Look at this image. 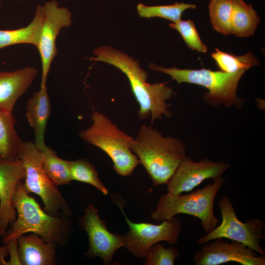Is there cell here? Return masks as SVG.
<instances>
[{"instance_id":"ac0fdd59","label":"cell","mask_w":265,"mask_h":265,"mask_svg":"<svg viewBox=\"0 0 265 265\" xmlns=\"http://www.w3.org/2000/svg\"><path fill=\"white\" fill-rule=\"evenodd\" d=\"M43 18L42 5H38L34 16L26 26L15 29H0V50L20 44H28L36 47L39 37Z\"/></svg>"},{"instance_id":"cb8c5ba5","label":"cell","mask_w":265,"mask_h":265,"mask_svg":"<svg viewBox=\"0 0 265 265\" xmlns=\"http://www.w3.org/2000/svg\"><path fill=\"white\" fill-rule=\"evenodd\" d=\"M70 174L72 181H76L90 185L104 195H107L108 191L99 179L95 167L88 160L78 159L69 160Z\"/></svg>"},{"instance_id":"f1b7e54d","label":"cell","mask_w":265,"mask_h":265,"mask_svg":"<svg viewBox=\"0 0 265 265\" xmlns=\"http://www.w3.org/2000/svg\"><path fill=\"white\" fill-rule=\"evenodd\" d=\"M8 255L7 248L6 246L0 247V265H7V261L5 257Z\"/></svg>"},{"instance_id":"6da1fadb","label":"cell","mask_w":265,"mask_h":265,"mask_svg":"<svg viewBox=\"0 0 265 265\" xmlns=\"http://www.w3.org/2000/svg\"><path fill=\"white\" fill-rule=\"evenodd\" d=\"M93 53L95 56L90 57V60L110 64L125 75L139 105V119L144 120L151 117L152 125L156 120H161L163 115L166 118L172 116L166 102L174 94L172 88L165 83L147 82L148 74L139 67L138 61L111 47L96 48Z\"/></svg>"},{"instance_id":"7402d4cb","label":"cell","mask_w":265,"mask_h":265,"mask_svg":"<svg viewBox=\"0 0 265 265\" xmlns=\"http://www.w3.org/2000/svg\"><path fill=\"white\" fill-rule=\"evenodd\" d=\"M220 71L229 73L237 72L259 64L258 59L252 53L241 56H236L215 49V52L212 54Z\"/></svg>"},{"instance_id":"3957f363","label":"cell","mask_w":265,"mask_h":265,"mask_svg":"<svg viewBox=\"0 0 265 265\" xmlns=\"http://www.w3.org/2000/svg\"><path fill=\"white\" fill-rule=\"evenodd\" d=\"M17 217L3 237L4 243L27 233L39 236L56 245L67 243L71 233V223L67 216H54L42 209L34 198L30 196L20 182L12 199Z\"/></svg>"},{"instance_id":"8fae6325","label":"cell","mask_w":265,"mask_h":265,"mask_svg":"<svg viewBox=\"0 0 265 265\" xmlns=\"http://www.w3.org/2000/svg\"><path fill=\"white\" fill-rule=\"evenodd\" d=\"M79 224L86 232L88 238L89 247L85 256L89 259L98 257L105 265L112 264L115 252L125 247L124 236L110 232L105 221L101 218L98 210L91 204L84 210Z\"/></svg>"},{"instance_id":"277c9868","label":"cell","mask_w":265,"mask_h":265,"mask_svg":"<svg viewBox=\"0 0 265 265\" xmlns=\"http://www.w3.org/2000/svg\"><path fill=\"white\" fill-rule=\"evenodd\" d=\"M225 182L221 177L212 183L187 194L175 195L168 192L161 195L156 209L151 213L155 222L170 220L178 214H186L199 218L203 230L210 233L217 225L218 220L213 212L214 201L217 193Z\"/></svg>"},{"instance_id":"f546056e","label":"cell","mask_w":265,"mask_h":265,"mask_svg":"<svg viewBox=\"0 0 265 265\" xmlns=\"http://www.w3.org/2000/svg\"><path fill=\"white\" fill-rule=\"evenodd\" d=\"M0 236L3 237V234H2V232H1V230H0Z\"/></svg>"},{"instance_id":"5bb4252c","label":"cell","mask_w":265,"mask_h":265,"mask_svg":"<svg viewBox=\"0 0 265 265\" xmlns=\"http://www.w3.org/2000/svg\"><path fill=\"white\" fill-rule=\"evenodd\" d=\"M25 177V168L21 159L9 160L0 158V229L3 237L9 224L16 219L12 199L18 183Z\"/></svg>"},{"instance_id":"44dd1931","label":"cell","mask_w":265,"mask_h":265,"mask_svg":"<svg viewBox=\"0 0 265 265\" xmlns=\"http://www.w3.org/2000/svg\"><path fill=\"white\" fill-rule=\"evenodd\" d=\"M39 149L42 153V165L47 176L57 186L69 185L72 181L69 160L59 158L56 153L46 145Z\"/></svg>"},{"instance_id":"4dcf8cb0","label":"cell","mask_w":265,"mask_h":265,"mask_svg":"<svg viewBox=\"0 0 265 265\" xmlns=\"http://www.w3.org/2000/svg\"><path fill=\"white\" fill-rule=\"evenodd\" d=\"M0 7H1V5H0Z\"/></svg>"},{"instance_id":"7a4b0ae2","label":"cell","mask_w":265,"mask_h":265,"mask_svg":"<svg viewBox=\"0 0 265 265\" xmlns=\"http://www.w3.org/2000/svg\"><path fill=\"white\" fill-rule=\"evenodd\" d=\"M154 186L166 184L186 157L185 144L179 138L164 136L151 125H142L130 144Z\"/></svg>"},{"instance_id":"2e32d148","label":"cell","mask_w":265,"mask_h":265,"mask_svg":"<svg viewBox=\"0 0 265 265\" xmlns=\"http://www.w3.org/2000/svg\"><path fill=\"white\" fill-rule=\"evenodd\" d=\"M56 246L33 233L20 236L18 238V247L21 265H55Z\"/></svg>"},{"instance_id":"30bf717a","label":"cell","mask_w":265,"mask_h":265,"mask_svg":"<svg viewBox=\"0 0 265 265\" xmlns=\"http://www.w3.org/2000/svg\"><path fill=\"white\" fill-rule=\"evenodd\" d=\"M43 18L36 48L39 53L42 76L40 86L46 85L52 63L57 54L56 39L61 30L70 26L72 15L65 7L52 0L42 5Z\"/></svg>"},{"instance_id":"603a6c76","label":"cell","mask_w":265,"mask_h":265,"mask_svg":"<svg viewBox=\"0 0 265 265\" xmlns=\"http://www.w3.org/2000/svg\"><path fill=\"white\" fill-rule=\"evenodd\" d=\"M193 4L175 2L167 5L146 6L139 3L136 6L139 15L142 18L159 17L176 23L181 20L183 13L189 9H194Z\"/></svg>"},{"instance_id":"9c48e42d","label":"cell","mask_w":265,"mask_h":265,"mask_svg":"<svg viewBox=\"0 0 265 265\" xmlns=\"http://www.w3.org/2000/svg\"><path fill=\"white\" fill-rule=\"evenodd\" d=\"M115 203L122 212L129 227L124 235L125 247L136 257H145L146 251L153 245L162 241L171 245L178 243L182 230L181 220L174 216L159 224L147 222H133L126 215L120 202Z\"/></svg>"},{"instance_id":"e0dca14e","label":"cell","mask_w":265,"mask_h":265,"mask_svg":"<svg viewBox=\"0 0 265 265\" xmlns=\"http://www.w3.org/2000/svg\"><path fill=\"white\" fill-rule=\"evenodd\" d=\"M26 116L35 136V144L41 149L45 144V134L47 122L51 112V104L47 85L40 86L28 100Z\"/></svg>"},{"instance_id":"9a60e30c","label":"cell","mask_w":265,"mask_h":265,"mask_svg":"<svg viewBox=\"0 0 265 265\" xmlns=\"http://www.w3.org/2000/svg\"><path fill=\"white\" fill-rule=\"evenodd\" d=\"M38 70L27 66L12 72L0 71V110L12 112L15 104L34 80Z\"/></svg>"},{"instance_id":"4316f807","label":"cell","mask_w":265,"mask_h":265,"mask_svg":"<svg viewBox=\"0 0 265 265\" xmlns=\"http://www.w3.org/2000/svg\"><path fill=\"white\" fill-rule=\"evenodd\" d=\"M169 26L180 33L189 48L203 53L207 52V48L201 40L193 21L181 20L170 24Z\"/></svg>"},{"instance_id":"52a82bcc","label":"cell","mask_w":265,"mask_h":265,"mask_svg":"<svg viewBox=\"0 0 265 265\" xmlns=\"http://www.w3.org/2000/svg\"><path fill=\"white\" fill-rule=\"evenodd\" d=\"M17 159H21L25 166L23 187L26 191L39 196L44 203L43 210L50 215L70 216L71 211L68 204L43 169L40 149L31 141H23Z\"/></svg>"},{"instance_id":"8992f818","label":"cell","mask_w":265,"mask_h":265,"mask_svg":"<svg viewBox=\"0 0 265 265\" xmlns=\"http://www.w3.org/2000/svg\"><path fill=\"white\" fill-rule=\"evenodd\" d=\"M91 118L92 124L80 131L79 136L106 153L113 162V169L120 176L131 175L140 163L131 149L133 138L121 131L101 112H93Z\"/></svg>"},{"instance_id":"ba28073f","label":"cell","mask_w":265,"mask_h":265,"mask_svg":"<svg viewBox=\"0 0 265 265\" xmlns=\"http://www.w3.org/2000/svg\"><path fill=\"white\" fill-rule=\"evenodd\" d=\"M222 220L210 233L198 238L196 243L201 245L217 238H223L240 242L261 256H265V252L261 245L265 239L264 234L265 222L260 218H250L245 222L237 217L234 206L227 195L219 201Z\"/></svg>"},{"instance_id":"5b68a950","label":"cell","mask_w":265,"mask_h":265,"mask_svg":"<svg viewBox=\"0 0 265 265\" xmlns=\"http://www.w3.org/2000/svg\"><path fill=\"white\" fill-rule=\"evenodd\" d=\"M150 69L169 75L178 83L194 84L206 88L208 91L203 96L210 106L222 105L227 107L240 109L244 104L243 99L238 97L237 91L238 82L246 71L242 70L229 73L221 71H212L203 68L199 70L181 69L174 67L164 68L150 64Z\"/></svg>"},{"instance_id":"7c38bea8","label":"cell","mask_w":265,"mask_h":265,"mask_svg":"<svg viewBox=\"0 0 265 265\" xmlns=\"http://www.w3.org/2000/svg\"><path fill=\"white\" fill-rule=\"evenodd\" d=\"M230 167L229 163L223 161L206 158L195 161L186 156L167 183V190L175 195L190 191L205 180L222 177Z\"/></svg>"},{"instance_id":"4fadbf2b","label":"cell","mask_w":265,"mask_h":265,"mask_svg":"<svg viewBox=\"0 0 265 265\" xmlns=\"http://www.w3.org/2000/svg\"><path fill=\"white\" fill-rule=\"evenodd\" d=\"M193 256L195 265H220L235 262L242 265H265V256L245 245L217 238L201 244Z\"/></svg>"},{"instance_id":"d4e9b609","label":"cell","mask_w":265,"mask_h":265,"mask_svg":"<svg viewBox=\"0 0 265 265\" xmlns=\"http://www.w3.org/2000/svg\"><path fill=\"white\" fill-rule=\"evenodd\" d=\"M209 11L212 26L215 30L225 35L232 34V6L230 0H211Z\"/></svg>"},{"instance_id":"484cf974","label":"cell","mask_w":265,"mask_h":265,"mask_svg":"<svg viewBox=\"0 0 265 265\" xmlns=\"http://www.w3.org/2000/svg\"><path fill=\"white\" fill-rule=\"evenodd\" d=\"M180 255L174 246L166 248L159 242L153 245L146 251L144 258L146 265H173Z\"/></svg>"},{"instance_id":"ffe728a7","label":"cell","mask_w":265,"mask_h":265,"mask_svg":"<svg viewBox=\"0 0 265 265\" xmlns=\"http://www.w3.org/2000/svg\"><path fill=\"white\" fill-rule=\"evenodd\" d=\"M12 112L0 110V158L9 160L17 158L23 141L17 132Z\"/></svg>"},{"instance_id":"d6986e66","label":"cell","mask_w":265,"mask_h":265,"mask_svg":"<svg viewBox=\"0 0 265 265\" xmlns=\"http://www.w3.org/2000/svg\"><path fill=\"white\" fill-rule=\"evenodd\" d=\"M232 6L231 31L237 37L253 35L260 19L251 4L243 0H230Z\"/></svg>"},{"instance_id":"83f0119b","label":"cell","mask_w":265,"mask_h":265,"mask_svg":"<svg viewBox=\"0 0 265 265\" xmlns=\"http://www.w3.org/2000/svg\"><path fill=\"white\" fill-rule=\"evenodd\" d=\"M10 260L7 261V265H21L18 253V238L12 239L5 243Z\"/></svg>"}]
</instances>
